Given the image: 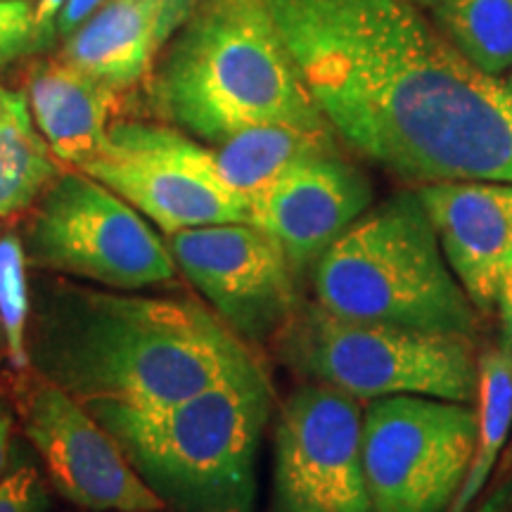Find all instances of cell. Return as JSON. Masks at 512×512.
Instances as JSON below:
<instances>
[{
    "label": "cell",
    "instance_id": "30bf717a",
    "mask_svg": "<svg viewBox=\"0 0 512 512\" xmlns=\"http://www.w3.org/2000/svg\"><path fill=\"white\" fill-rule=\"evenodd\" d=\"M363 401L306 382L273 420L268 512H373L361 451Z\"/></svg>",
    "mask_w": 512,
    "mask_h": 512
},
{
    "label": "cell",
    "instance_id": "e0dca14e",
    "mask_svg": "<svg viewBox=\"0 0 512 512\" xmlns=\"http://www.w3.org/2000/svg\"><path fill=\"white\" fill-rule=\"evenodd\" d=\"M211 152L223 181L249 202L292 164L337 152V145L330 126L264 124L233 133Z\"/></svg>",
    "mask_w": 512,
    "mask_h": 512
},
{
    "label": "cell",
    "instance_id": "9a60e30c",
    "mask_svg": "<svg viewBox=\"0 0 512 512\" xmlns=\"http://www.w3.org/2000/svg\"><path fill=\"white\" fill-rule=\"evenodd\" d=\"M202 0H110L81 24L62 60L126 93L147 79L159 50L178 34Z\"/></svg>",
    "mask_w": 512,
    "mask_h": 512
},
{
    "label": "cell",
    "instance_id": "8992f818",
    "mask_svg": "<svg viewBox=\"0 0 512 512\" xmlns=\"http://www.w3.org/2000/svg\"><path fill=\"white\" fill-rule=\"evenodd\" d=\"M294 373L358 401L434 396L475 403L479 354L475 337L339 318L323 306H299L275 339Z\"/></svg>",
    "mask_w": 512,
    "mask_h": 512
},
{
    "label": "cell",
    "instance_id": "5bb4252c",
    "mask_svg": "<svg viewBox=\"0 0 512 512\" xmlns=\"http://www.w3.org/2000/svg\"><path fill=\"white\" fill-rule=\"evenodd\" d=\"M418 195L446 264L475 309L491 313L503 273L512 264V183H425Z\"/></svg>",
    "mask_w": 512,
    "mask_h": 512
},
{
    "label": "cell",
    "instance_id": "52a82bcc",
    "mask_svg": "<svg viewBox=\"0 0 512 512\" xmlns=\"http://www.w3.org/2000/svg\"><path fill=\"white\" fill-rule=\"evenodd\" d=\"M22 240L29 266L110 290L136 292L171 283L178 273L155 226L83 171L48 185Z\"/></svg>",
    "mask_w": 512,
    "mask_h": 512
},
{
    "label": "cell",
    "instance_id": "5b68a950",
    "mask_svg": "<svg viewBox=\"0 0 512 512\" xmlns=\"http://www.w3.org/2000/svg\"><path fill=\"white\" fill-rule=\"evenodd\" d=\"M311 271L316 304L339 318L470 337L479 330L418 190L368 209Z\"/></svg>",
    "mask_w": 512,
    "mask_h": 512
},
{
    "label": "cell",
    "instance_id": "277c9868",
    "mask_svg": "<svg viewBox=\"0 0 512 512\" xmlns=\"http://www.w3.org/2000/svg\"><path fill=\"white\" fill-rule=\"evenodd\" d=\"M157 102L211 145L264 124L330 126L261 0H202L166 55Z\"/></svg>",
    "mask_w": 512,
    "mask_h": 512
},
{
    "label": "cell",
    "instance_id": "8fae6325",
    "mask_svg": "<svg viewBox=\"0 0 512 512\" xmlns=\"http://www.w3.org/2000/svg\"><path fill=\"white\" fill-rule=\"evenodd\" d=\"M166 245L178 271L245 344H273L302 306L285 249L254 223L178 230Z\"/></svg>",
    "mask_w": 512,
    "mask_h": 512
},
{
    "label": "cell",
    "instance_id": "cb8c5ba5",
    "mask_svg": "<svg viewBox=\"0 0 512 512\" xmlns=\"http://www.w3.org/2000/svg\"><path fill=\"white\" fill-rule=\"evenodd\" d=\"M102 3H105V0H67L60 17H57V31H60V34H74L81 24L88 22V17L95 15V10H98Z\"/></svg>",
    "mask_w": 512,
    "mask_h": 512
},
{
    "label": "cell",
    "instance_id": "2e32d148",
    "mask_svg": "<svg viewBox=\"0 0 512 512\" xmlns=\"http://www.w3.org/2000/svg\"><path fill=\"white\" fill-rule=\"evenodd\" d=\"M119 98L117 88L62 57L34 64L27 74V102L38 133L57 162L76 169L100 152Z\"/></svg>",
    "mask_w": 512,
    "mask_h": 512
},
{
    "label": "cell",
    "instance_id": "484cf974",
    "mask_svg": "<svg viewBox=\"0 0 512 512\" xmlns=\"http://www.w3.org/2000/svg\"><path fill=\"white\" fill-rule=\"evenodd\" d=\"M64 3L67 0H38L34 10V46H41L43 38L53 34Z\"/></svg>",
    "mask_w": 512,
    "mask_h": 512
},
{
    "label": "cell",
    "instance_id": "4316f807",
    "mask_svg": "<svg viewBox=\"0 0 512 512\" xmlns=\"http://www.w3.org/2000/svg\"><path fill=\"white\" fill-rule=\"evenodd\" d=\"M12 430H15V413L12 408L0 399V479H3L5 470H8L10 453H12Z\"/></svg>",
    "mask_w": 512,
    "mask_h": 512
},
{
    "label": "cell",
    "instance_id": "1f68e13d",
    "mask_svg": "<svg viewBox=\"0 0 512 512\" xmlns=\"http://www.w3.org/2000/svg\"><path fill=\"white\" fill-rule=\"evenodd\" d=\"M508 512H512V498H510V510Z\"/></svg>",
    "mask_w": 512,
    "mask_h": 512
},
{
    "label": "cell",
    "instance_id": "d4e9b609",
    "mask_svg": "<svg viewBox=\"0 0 512 512\" xmlns=\"http://www.w3.org/2000/svg\"><path fill=\"white\" fill-rule=\"evenodd\" d=\"M496 311L501 318V347L512 356V264L503 273L501 287H498Z\"/></svg>",
    "mask_w": 512,
    "mask_h": 512
},
{
    "label": "cell",
    "instance_id": "ba28073f",
    "mask_svg": "<svg viewBox=\"0 0 512 512\" xmlns=\"http://www.w3.org/2000/svg\"><path fill=\"white\" fill-rule=\"evenodd\" d=\"M475 441V403L413 394L366 401L361 451L373 512L451 510Z\"/></svg>",
    "mask_w": 512,
    "mask_h": 512
},
{
    "label": "cell",
    "instance_id": "603a6c76",
    "mask_svg": "<svg viewBox=\"0 0 512 512\" xmlns=\"http://www.w3.org/2000/svg\"><path fill=\"white\" fill-rule=\"evenodd\" d=\"M34 46V10L27 0H0V60Z\"/></svg>",
    "mask_w": 512,
    "mask_h": 512
},
{
    "label": "cell",
    "instance_id": "83f0119b",
    "mask_svg": "<svg viewBox=\"0 0 512 512\" xmlns=\"http://www.w3.org/2000/svg\"><path fill=\"white\" fill-rule=\"evenodd\" d=\"M510 498H512V475L505 472L494 489L486 494L482 503L477 505L475 512H508L510 510Z\"/></svg>",
    "mask_w": 512,
    "mask_h": 512
},
{
    "label": "cell",
    "instance_id": "f546056e",
    "mask_svg": "<svg viewBox=\"0 0 512 512\" xmlns=\"http://www.w3.org/2000/svg\"><path fill=\"white\" fill-rule=\"evenodd\" d=\"M505 472H510V475H512V446H510V453H508V470H505Z\"/></svg>",
    "mask_w": 512,
    "mask_h": 512
},
{
    "label": "cell",
    "instance_id": "4fadbf2b",
    "mask_svg": "<svg viewBox=\"0 0 512 512\" xmlns=\"http://www.w3.org/2000/svg\"><path fill=\"white\" fill-rule=\"evenodd\" d=\"M373 207V185L339 152L292 164L249 200V223L285 249L297 278Z\"/></svg>",
    "mask_w": 512,
    "mask_h": 512
},
{
    "label": "cell",
    "instance_id": "d6986e66",
    "mask_svg": "<svg viewBox=\"0 0 512 512\" xmlns=\"http://www.w3.org/2000/svg\"><path fill=\"white\" fill-rule=\"evenodd\" d=\"M477 441L463 489L448 512H467L496 470L512 432V356L501 344L479 354Z\"/></svg>",
    "mask_w": 512,
    "mask_h": 512
},
{
    "label": "cell",
    "instance_id": "9c48e42d",
    "mask_svg": "<svg viewBox=\"0 0 512 512\" xmlns=\"http://www.w3.org/2000/svg\"><path fill=\"white\" fill-rule=\"evenodd\" d=\"M79 171L124 197L164 235L249 223V202L223 181L214 152L178 128L117 121Z\"/></svg>",
    "mask_w": 512,
    "mask_h": 512
},
{
    "label": "cell",
    "instance_id": "7a4b0ae2",
    "mask_svg": "<svg viewBox=\"0 0 512 512\" xmlns=\"http://www.w3.org/2000/svg\"><path fill=\"white\" fill-rule=\"evenodd\" d=\"M254 361V351L192 299L62 278L31 292V370L86 408L162 411Z\"/></svg>",
    "mask_w": 512,
    "mask_h": 512
},
{
    "label": "cell",
    "instance_id": "ac0fdd59",
    "mask_svg": "<svg viewBox=\"0 0 512 512\" xmlns=\"http://www.w3.org/2000/svg\"><path fill=\"white\" fill-rule=\"evenodd\" d=\"M60 176L27 95L0 86V219L27 211Z\"/></svg>",
    "mask_w": 512,
    "mask_h": 512
},
{
    "label": "cell",
    "instance_id": "6da1fadb",
    "mask_svg": "<svg viewBox=\"0 0 512 512\" xmlns=\"http://www.w3.org/2000/svg\"><path fill=\"white\" fill-rule=\"evenodd\" d=\"M344 143L413 183H512V91L411 0H261Z\"/></svg>",
    "mask_w": 512,
    "mask_h": 512
},
{
    "label": "cell",
    "instance_id": "f1b7e54d",
    "mask_svg": "<svg viewBox=\"0 0 512 512\" xmlns=\"http://www.w3.org/2000/svg\"><path fill=\"white\" fill-rule=\"evenodd\" d=\"M503 81H505V86H508L510 91H512V69H510L508 74H505V79H503Z\"/></svg>",
    "mask_w": 512,
    "mask_h": 512
},
{
    "label": "cell",
    "instance_id": "7402d4cb",
    "mask_svg": "<svg viewBox=\"0 0 512 512\" xmlns=\"http://www.w3.org/2000/svg\"><path fill=\"white\" fill-rule=\"evenodd\" d=\"M53 496L43 470L22 444H12L10 463L0 479V512H50Z\"/></svg>",
    "mask_w": 512,
    "mask_h": 512
},
{
    "label": "cell",
    "instance_id": "4dcf8cb0",
    "mask_svg": "<svg viewBox=\"0 0 512 512\" xmlns=\"http://www.w3.org/2000/svg\"><path fill=\"white\" fill-rule=\"evenodd\" d=\"M411 3H418V5H432L434 0H411Z\"/></svg>",
    "mask_w": 512,
    "mask_h": 512
},
{
    "label": "cell",
    "instance_id": "ffe728a7",
    "mask_svg": "<svg viewBox=\"0 0 512 512\" xmlns=\"http://www.w3.org/2000/svg\"><path fill=\"white\" fill-rule=\"evenodd\" d=\"M437 27L484 74L512 69V0H434Z\"/></svg>",
    "mask_w": 512,
    "mask_h": 512
},
{
    "label": "cell",
    "instance_id": "7c38bea8",
    "mask_svg": "<svg viewBox=\"0 0 512 512\" xmlns=\"http://www.w3.org/2000/svg\"><path fill=\"white\" fill-rule=\"evenodd\" d=\"M19 425L50 489L86 512H164L124 448L95 415L34 370L22 375Z\"/></svg>",
    "mask_w": 512,
    "mask_h": 512
},
{
    "label": "cell",
    "instance_id": "d6a6232c",
    "mask_svg": "<svg viewBox=\"0 0 512 512\" xmlns=\"http://www.w3.org/2000/svg\"><path fill=\"white\" fill-rule=\"evenodd\" d=\"M0 349H3V339H0Z\"/></svg>",
    "mask_w": 512,
    "mask_h": 512
},
{
    "label": "cell",
    "instance_id": "44dd1931",
    "mask_svg": "<svg viewBox=\"0 0 512 512\" xmlns=\"http://www.w3.org/2000/svg\"><path fill=\"white\" fill-rule=\"evenodd\" d=\"M29 259L22 235L0 233V339L10 368L29 373L31 285Z\"/></svg>",
    "mask_w": 512,
    "mask_h": 512
},
{
    "label": "cell",
    "instance_id": "3957f363",
    "mask_svg": "<svg viewBox=\"0 0 512 512\" xmlns=\"http://www.w3.org/2000/svg\"><path fill=\"white\" fill-rule=\"evenodd\" d=\"M176 512H256L259 456L275 394L264 363L162 411L88 408Z\"/></svg>",
    "mask_w": 512,
    "mask_h": 512
}]
</instances>
